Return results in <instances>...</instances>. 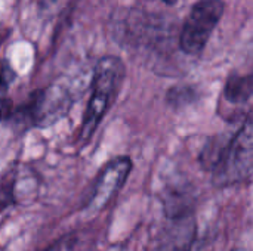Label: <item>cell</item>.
<instances>
[{"instance_id": "9", "label": "cell", "mask_w": 253, "mask_h": 251, "mask_svg": "<svg viewBox=\"0 0 253 251\" xmlns=\"http://www.w3.org/2000/svg\"><path fill=\"white\" fill-rule=\"evenodd\" d=\"M165 3H168V4H175L176 3V0H163Z\"/></svg>"}, {"instance_id": "8", "label": "cell", "mask_w": 253, "mask_h": 251, "mask_svg": "<svg viewBox=\"0 0 253 251\" xmlns=\"http://www.w3.org/2000/svg\"><path fill=\"white\" fill-rule=\"evenodd\" d=\"M252 95V77L246 75H233L228 78L225 86V98L236 105L245 104L251 99Z\"/></svg>"}, {"instance_id": "5", "label": "cell", "mask_w": 253, "mask_h": 251, "mask_svg": "<svg viewBox=\"0 0 253 251\" xmlns=\"http://www.w3.org/2000/svg\"><path fill=\"white\" fill-rule=\"evenodd\" d=\"M196 241V222L191 216L182 215L170 219L160 238L159 251H193Z\"/></svg>"}, {"instance_id": "10", "label": "cell", "mask_w": 253, "mask_h": 251, "mask_svg": "<svg viewBox=\"0 0 253 251\" xmlns=\"http://www.w3.org/2000/svg\"><path fill=\"white\" fill-rule=\"evenodd\" d=\"M234 251H245V250H240V249H239V250H234Z\"/></svg>"}, {"instance_id": "6", "label": "cell", "mask_w": 253, "mask_h": 251, "mask_svg": "<svg viewBox=\"0 0 253 251\" xmlns=\"http://www.w3.org/2000/svg\"><path fill=\"white\" fill-rule=\"evenodd\" d=\"M67 99H68V95L61 87L50 86L49 89L40 92L30 107L31 108L30 112L33 115L34 123L44 124L58 118L64 112V108L68 107V104L65 102Z\"/></svg>"}, {"instance_id": "2", "label": "cell", "mask_w": 253, "mask_h": 251, "mask_svg": "<svg viewBox=\"0 0 253 251\" xmlns=\"http://www.w3.org/2000/svg\"><path fill=\"white\" fill-rule=\"evenodd\" d=\"M252 121L248 118L239 133L213 158V182L219 186L246 180L252 173Z\"/></svg>"}, {"instance_id": "7", "label": "cell", "mask_w": 253, "mask_h": 251, "mask_svg": "<svg viewBox=\"0 0 253 251\" xmlns=\"http://www.w3.org/2000/svg\"><path fill=\"white\" fill-rule=\"evenodd\" d=\"M93 243V235L89 231H77L62 237L44 251H90Z\"/></svg>"}, {"instance_id": "1", "label": "cell", "mask_w": 253, "mask_h": 251, "mask_svg": "<svg viewBox=\"0 0 253 251\" xmlns=\"http://www.w3.org/2000/svg\"><path fill=\"white\" fill-rule=\"evenodd\" d=\"M123 77L125 67L119 58L105 56L98 62L92 80V95L82 124V138L84 141L93 135L102 121L122 86Z\"/></svg>"}, {"instance_id": "4", "label": "cell", "mask_w": 253, "mask_h": 251, "mask_svg": "<svg viewBox=\"0 0 253 251\" xmlns=\"http://www.w3.org/2000/svg\"><path fill=\"white\" fill-rule=\"evenodd\" d=\"M132 170V161L127 157H119L108 163L99 173L92 194L87 200V210L98 212L102 210L125 185L129 173Z\"/></svg>"}, {"instance_id": "3", "label": "cell", "mask_w": 253, "mask_h": 251, "mask_svg": "<svg viewBox=\"0 0 253 251\" xmlns=\"http://www.w3.org/2000/svg\"><path fill=\"white\" fill-rule=\"evenodd\" d=\"M222 13V0H200L193 6L179 37L181 49L187 55L200 53L218 25Z\"/></svg>"}]
</instances>
